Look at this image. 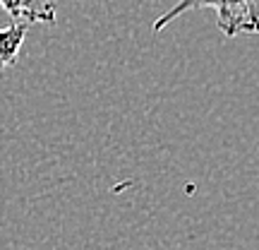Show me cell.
<instances>
[{
    "label": "cell",
    "instance_id": "obj_1",
    "mask_svg": "<svg viewBox=\"0 0 259 250\" xmlns=\"http://www.w3.org/2000/svg\"><path fill=\"white\" fill-rule=\"evenodd\" d=\"M204 8L216 12V24L226 39L240 34H259V0H178L173 8L151 24V31L158 34L185 12Z\"/></svg>",
    "mask_w": 259,
    "mask_h": 250
},
{
    "label": "cell",
    "instance_id": "obj_2",
    "mask_svg": "<svg viewBox=\"0 0 259 250\" xmlns=\"http://www.w3.org/2000/svg\"><path fill=\"white\" fill-rule=\"evenodd\" d=\"M0 8L8 12L17 24H56L58 8L53 0H0Z\"/></svg>",
    "mask_w": 259,
    "mask_h": 250
},
{
    "label": "cell",
    "instance_id": "obj_3",
    "mask_svg": "<svg viewBox=\"0 0 259 250\" xmlns=\"http://www.w3.org/2000/svg\"><path fill=\"white\" fill-rule=\"evenodd\" d=\"M24 39H27V24L12 22L10 27L0 29V73H5L8 67L17 63Z\"/></svg>",
    "mask_w": 259,
    "mask_h": 250
}]
</instances>
